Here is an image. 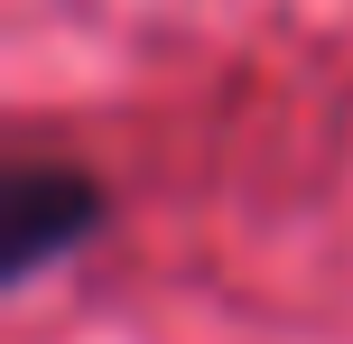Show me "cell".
I'll return each instance as SVG.
<instances>
[{"instance_id":"1","label":"cell","mask_w":353,"mask_h":344,"mask_svg":"<svg viewBox=\"0 0 353 344\" xmlns=\"http://www.w3.org/2000/svg\"><path fill=\"white\" fill-rule=\"evenodd\" d=\"M0 223H10V279H37L56 252H74V242L103 223V186H93L84 168L28 159L10 177V196H0Z\"/></svg>"}]
</instances>
